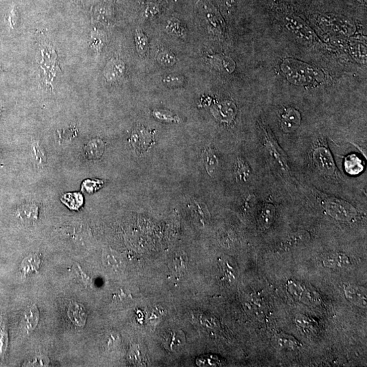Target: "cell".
<instances>
[{
    "label": "cell",
    "instance_id": "7c38bea8",
    "mask_svg": "<svg viewBox=\"0 0 367 367\" xmlns=\"http://www.w3.org/2000/svg\"><path fill=\"white\" fill-rule=\"evenodd\" d=\"M300 121V115L298 112L293 109L289 110L283 115L282 126L286 132H291L299 127Z\"/></svg>",
    "mask_w": 367,
    "mask_h": 367
},
{
    "label": "cell",
    "instance_id": "74e56055",
    "mask_svg": "<svg viewBox=\"0 0 367 367\" xmlns=\"http://www.w3.org/2000/svg\"><path fill=\"white\" fill-rule=\"evenodd\" d=\"M158 12V9L155 5H151L149 7L147 8L146 11V15L148 17H152L155 16L157 14Z\"/></svg>",
    "mask_w": 367,
    "mask_h": 367
},
{
    "label": "cell",
    "instance_id": "836d02e7",
    "mask_svg": "<svg viewBox=\"0 0 367 367\" xmlns=\"http://www.w3.org/2000/svg\"><path fill=\"white\" fill-rule=\"evenodd\" d=\"M0 324V355L5 354L8 345V335L5 328Z\"/></svg>",
    "mask_w": 367,
    "mask_h": 367
},
{
    "label": "cell",
    "instance_id": "9a60e30c",
    "mask_svg": "<svg viewBox=\"0 0 367 367\" xmlns=\"http://www.w3.org/2000/svg\"><path fill=\"white\" fill-rule=\"evenodd\" d=\"M69 317L73 323L77 326H84L86 320V314L84 307L78 303H72L69 305Z\"/></svg>",
    "mask_w": 367,
    "mask_h": 367
},
{
    "label": "cell",
    "instance_id": "4316f807",
    "mask_svg": "<svg viewBox=\"0 0 367 367\" xmlns=\"http://www.w3.org/2000/svg\"><path fill=\"white\" fill-rule=\"evenodd\" d=\"M295 321L298 327L304 331V333H310L316 331V325L314 320L308 318V316L299 315L297 317Z\"/></svg>",
    "mask_w": 367,
    "mask_h": 367
},
{
    "label": "cell",
    "instance_id": "1f68e13d",
    "mask_svg": "<svg viewBox=\"0 0 367 367\" xmlns=\"http://www.w3.org/2000/svg\"><path fill=\"white\" fill-rule=\"evenodd\" d=\"M167 30H168V32L171 33V34L178 35L177 36L183 37V35H185V30L181 26L179 21L174 20L169 21V25L167 27Z\"/></svg>",
    "mask_w": 367,
    "mask_h": 367
},
{
    "label": "cell",
    "instance_id": "3957f363",
    "mask_svg": "<svg viewBox=\"0 0 367 367\" xmlns=\"http://www.w3.org/2000/svg\"><path fill=\"white\" fill-rule=\"evenodd\" d=\"M326 209L335 219L349 221L356 215V210L350 204L339 200H330L326 203Z\"/></svg>",
    "mask_w": 367,
    "mask_h": 367
},
{
    "label": "cell",
    "instance_id": "6da1fadb",
    "mask_svg": "<svg viewBox=\"0 0 367 367\" xmlns=\"http://www.w3.org/2000/svg\"><path fill=\"white\" fill-rule=\"evenodd\" d=\"M38 63L42 81L53 90L60 69L59 57L51 40L43 35L38 38Z\"/></svg>",
    "mask_w": 367,
    "mask_h": 367
},
{
    "label": "cell",
    "instance_id": "e0dca14e",
    "mask_svg": "<svg viewBox=\"0 0 367 367\" xmlns=\"http://www.w3.org/2000/svg\"><path fill=\"white\" fill-rule=\"evenodd\" d=\"M102 261L106 267L111 270H118L123 264V260L120 255L113 250L104 251Z\"/></svg>",
    "mask_w": 367,
    "mask_h": 367
},
{
    "label": "cell",
    "instance_id": "8d00e7d4",
    "mask_svg": "<svg viewBox=\"0 0 367 367\" xmlns=\"http://www.w3.org/2000/svg\"><path fill=\"white\" fill-rule=\"evenodd\" d=\"M8 21H9L10 26H11L12 28H14L15 26H16L17 21V12L15 8L14 9H12V11L10 12L9 19H8Z\"/></svg>",
    "mask_w": 367,
    "mask_h": 367
},
{
    "label": "cell",
    "instance_id": "8fae6325",
    "mask_svg": "<svg viewBox=\"0 0 367 367\" xmlns=\"http://www.w3.org/2000/svg\"><path fill=\"white\" fill-rule=\"evenodd\" d=\"M202 159L207 172L210 176H214L219 166V161L215 151L212 148L208 147L203 152Z\"/></svg>",
    "mask_w": 367,
    "mask_h": 367
},
{
    "label": "cell",
    "instance_id": "277c9868",
    "mask_svg": "<svg viewBox=\"0 0 367 367\" xmlns=\"http://www.w3.org/2000/svg\"><path fill=\"white\" fill-rule=\"evenodd\" d=\"M288 291L295 299L306 303H319L321 301V297L316 291H313L310 288L305 287L302 284L297 282L290 281L287 284Z\"/></svg>",
    "mask_w": 367,
    "mask_h": 367
},
{
    "label": "cell",
    "instance_id": "484cf974",
    "mask_svg": "<svg viewBox=\"0 0 367 367\" xmlns=\"http://www.w3.org/2000/svg\"><path fill=\"white\" fill-rule=\"evenodd\" d=\"M322 23H326V25L328 27H332V30L336 31L339 30H353L352 27L349 26L348 23L346 21L342 20L341 19L335 18L333 16H324L322 17L320 19Z\"/></svg>",
    "mask_w": 367,
    "mask_h": 367
},
{
    "label": "cell",
    "instance_id": "9c48e42d",
    "mask_svg": "<svg viewBox=\"0 0 367 367\" xmlns=\"http://www.w3.org/2000/svg\"><path fill=\"white\" fill-rule=\"evenodd\" d=\"M39 214V208L36 204L28 203L19 206L16 216L19 220L25 224H30L36 221Z\"/></svg>",
    "mask_w": 367,
    "mask_h": 367
},
{
    "label": "cell",
    "instance_id": "5bb4252c",
    "mask_svg": "<svg viewBox=\"0 0 367 367\" xmlns=\"http://www.w3.org/2000/svg\"><path fill=\"white\" fill-rule=\"evenodd\" d=\"M323 262L326 267L345 268L350 264V260L343 254H331L325 257Z\"/></svg>",
    "mask_w": 367,
    "mask_h": 367
},
{
    "label": "cell",
    "instance_id": "d6a6232c",
    "mask_svg": "<svg viewBox=\"0 0 367 367\" xmlns=\"http://www.w3.org/2000/svg\"><path fill=\"white\" fill-rule=\"evenodd\" d=\"M158 61L162 65H165V66H170V65L174 64L175 57L172 54L165 52V53H161L158 55Z\"/></svg>",
    "mask_w": 367,
    "mask_h": 367
},
{
    "label": "cell",
    "instance_id": "ac0fdd59",
    "mask_svg": "<svg viewBox=\"0 0 367 367\" xmlns=\"http://www.w3.org/2000/svg\"><path fill=\"white\" fill-rule=\"evenodd\" d=\"M105 145L100 139H94L90 141L85 147V153L90 159H98L104 153Z\"/></svg>",
    "mask_w": 367,
    "mask_h": 367
},
{
    "label": "cell",
    "instance_id": "cb8c5ba5",
    "mask_svg": "<svg viewBox=\"0 0 367 367\" xmlns=\"http://www.w3.org/2000/svg\"><path fill=\"white\" fill-rule=\"evenodd\" d=\"M61 202L69 209L78 210L83 204L82 195L79 193H71L65 194L61 198Z\"/></svg>",
    "mask_w": 367,
    "mask_h": 367
},
{
    "label": "cell",
    "instance_id": "ffe728a7",
    "mask_svg": "<svg viewBox=\"0 0 367 367\" xmlns=\"http://www.w3.org/2000/svg\"><path fill=\"white\" fill-rule=\"evenodd\" d=\"M235 174L237 181H246L250 177V166L242 158H237L235 165Z\"/></svg>",
    "mask_w": 367,
    "mask_h": 367
},
{
    "label": "cell",
    "instance_id": "f35d334b",
    "mask_svg": "<svg viewBox=\"0 0 367 367\" xmlns=\"http://www.w3.org/2000/svg\"><path fill=\"white\" fill-rule=\"evenodd\" d=\"M49 362V360L46 357H39L37 358L34 362H32L34 366H46Z\"/></svg>",
    "mask_w": 367,
    "mask_h": 367
},
{
    "label": "cell",
    "instance_id": "44dd1931",
    "mask_svg": "<svg viewBox=\"0 0 367 367\" xmlns=\"http://www.w3.org/2000/svg\"><path fill=\"white\" fill-rule=\"evenodd\" d=\"M345 170L349 174L357 175L364 169L362 160L355 154H351L345 158Z\"/></svg>",
    "mask_w": 367,
    "mask_h": 367
},
{
    "label": "cell",
    "instance_id": "2e32d148",
    "mask_svg": "<svg viewBox=\"0 0 367 367\" xmlns=\"http://www.w3.org/2000/svg\"><path fill=\"white\" fill-rule=\"evenodd\" d=\"M39 311L36 305H32L27 309L24 315V327L28 332L32 331L36 328L39 321Z\"/></svg>",
    "mask_w": 367,
    "mask_h": 367
},
{
    "label": "cell",
    "instance_id": "f1b7e54d",
    "mask_svg": "<svg viewBox=\"0 0 367 367\" xmlns=\"http://www.w3.org/2000/svg\"><path fill=\"white\" fill-rule=\"evenodd\" d=\"M135 39H136V48L138 53L141 55H144L148 50V38L142 32V30H136Z\"/></svg>",
    "mask_w": 367,
    "mask_h": 367
},
{
    "label": "cell",
    "instance_id": "7a4b0ae2",
    "mask_svg": "<svg viewBox=\"0 0 367 367\" xmlns=\"http://www.w3.org/2000/svg\"><path fill=\"white\" fill-rule=\"evenodd\" d=\"M154 136L152 131L148 130L144 127L135 129L130 138L131 146L138 153H145L148 151L152 148V145L155 143Z\"/></svg>",
    "mask_w": 367,
    "mask_h": 367
},
{
    "label": "cell",
    "instance_id": "7402d4cb",
    "mask_svg": "<svg viewBox=\"0 0 367 367\" xmlns=\"http://www.w3.org/2000/svg\"><path fill=\"white\" fill-rule=\"evenodd\" d=\"M40 263H41V260L38 255L31 254L25 258L21 263V271L24 274L34 273L40 268Z\"/></svg>",
    "mask_w": 367,
    "mask_h": 367
},
{
    "label": "cell",
    "instance_id": "e575fe53",
    "mask_svg": "<svg viewBox=\"0 0 367 367\" xmlns=\"http://www.w3.org/2000/svg\"><path fill=\"white\" fill-rule=\"evenodd\" d=\"M101 184H103L102 181H93L88 179V180L84 181L82 187H84L85 190L88 193H93L102 187Z\"/></svg>",
    "mask_w": 367,
    "mask_h": 367
},
{
    "label": "cell",
    "instance_id": "603a6c76",
    "mask_svg": "<svg viewBox=\"0 0 367 367\" xmlns=\"http://www.w3.org/2000/svg\"><path fill=\"white\" fill-rule=\"evenodd\" d=\"M266 135H267L266 138H267L268 149L269 150L270 154L275 159L280 162V165H283L285 168L288 167L287 161H285V158L283 156L284 153L283 152H280L281 150L280 151V147L278 146L276 140H274L273 136H268L266 130Z\"/></svg>",
    "mask_w": 367,
    "mask_h": 367
},
{
    "label": "cell",
    "instance_id": "d4e9b609",
    "mask_svg": "<svg viewBox=\"0 0 367 367\" xmlns=\"http://www.w3.org/2000/svg\"><path fill=\"white\" fill-rule=\"evenodd\" d=\"M276 210L273 205L266 204L260 214V224L262 227L268 228L273 223Z\"/></svg>",
    "mask_w": 367,
    "mask_h": 367
},
{
    "label": "cell",
    "instance_id": "83f0119b",
    "mask_svg": "<svg viewBox=\"0 0 367 367\" xmlns=\"http://www.w3.org/2000/svg\"><path fill=\"white\" fill-rule=\"evenodd\" d=\"M187 257L186 255L176 254L171 261V269L176 274H183L187 268Z\"/></svg>",
    "mask_w": 367,
    "mask_h": 367
},
{
    "label": "cell",
    "instance_id": "8992f818",
    "mask_svg": "<svg viewBox=\"0 0 367 367\" xmlns=\"http://www.w3.org/2000/svg\"><path fill=\"white\" fill-rule=\"evenodd\" d=\"M313 158L317 167L322 172L331 175L335 171V167L333 157L326 147H318L314 150Z\"/></svg>",
    "mask_w": 367,
    "mask_h": 367
},
{
    "label": "cell",
    "instance_id": "4fadbf2b",
    "mask_svg": "<svg viewBox=\"0 0 367 367\" xmlns=\"http://www.w3.org/2000/svg\"><path fill=\"white\" fill-rule=\"evenodd\" d=\"M310 239V234L306 231L297 232L290 235L289 237L280 246V250H288L295 248L299 244L305 242Z\"/></svg>",
    "mask_w": 367,
    "mask_h": 367
},
{
    "label": "cell",
    "instance_id": "30bf717a",
    "mask_svg": "<svg viewBox=\"0 0 367 367\" xmlns=\"http://www.w3.org/2000/svg\"><path fill=\"white\" fill-rule=\"evenodd\" d=\"M344 291L345 297L349 301L362 308H366V291L363 288L349 285L345 287Z\"/></svg>",
    "mask_w": 367,
    "mask_h": 367
},
{
    "label": "cell",
    "instance_id": "d6986e66",
    "mask_svg": "<svg viewBox=\"0 0 367 367\" xmlns=\"http://www.w3.org/2000/svg\"><path fill=\"white\" fill-rule=\"evenodd\" d=\"M274 344L279 348L295 349L299 347V343L292 336L286 335V334L280 333L274 336L273 340Z\"/></svg>",
    "mask_w": 367,
    "mask_h": 367
},
{
    "label": "cell",
    "instance_id": "52a82bcc",
    "mask_svg": "<svg viewBox=\"0 0 367 367\" xmlns=\"http://www.w3.org/2000/svg\"><path fill=\"white\" fill-rule=\"evenodd\" d=\"M185 334L180 330H168L163 337V344L166 349L171 351H177L185 345Z\"/></svg>",
    "mask_w": 367,
    "mask_h": 367
},
{
    "label": "cell",
    "instance_id": "ba28073f",
    "mask_svg": "<svg viewBox=\"0 0 367 367\" xmlns=\"http://www.w3.org/2000/svg\"><path fill=\"white\" fill-rule=\"evenodd\" d=\"M124 73V63L119 59H112L104 69V76L110 82H116L121 80Z\"/></svg>",
    "mask_w": 367,
    "mask_h": 367
},
{
    "label": "cell",
    "instance_id": "5b68a950",
    "mask_svg": "<svg viewBox=\"0 0 367 367\" xmlns=\"http://www.w3.org/2000/svg\"><path fill=\"white\" fill-rule=\"evenodd\" d=\"M290 62V61H289ZM291 63V62H290ZM292 65V64H291ZM293 66L295 67V69L293 67L291 66L287 63L285 65V68L284 71H291V72L300 73V74L295 75V76H292L289 77V80H291L292 82L295 81V79L299 76V79L297 81V83L299 84H311L314 81L317 80V76H318V73L312 67L308 66V65L305 64L301 65V68L299 69L298 66V63H293Z\"/></svg>",
    "mask_w": 367,
    "mask_h": 367
},
{
    "label": "cell",
    "instance_id": "f546056e",
    "mask_svg": "<svg viewBox=\"0 0 367 367\" xmlns=\"http://www.w3.org/2000/svg\"><path fill=\"white\" fill-rule=\"evenodd\" d=\"M33 157L36 164L39 165H43L46 164L47 161L45 150L43 147L40 146L38 143H34L32 146Z\"/></svg>",
    "mask_w": 367,
    "mask_h": 367
},
{
    "label": "cell",
    "instance_id": "d590c367",
    "mask_svg": "<svg viewBox=\"0 0 367 367\" xmlns=\"http://www.w3.org/2000/svg\"><path fill=\"white\" fill-rule=\"evenodd\" d=\"M164 82L167 83L168 85H171V86H179V85H183L185 82V78L179 76H169L166 77Z\"/></svg>",
    "mask_w": 367,
    "mask_h": 367
},
{
    "label": "cell",
    "instance_id": "4dcf8cb0",
    "mask_svg": "<svg viewBox=\"0 0 367 367\" xmlns=\"http://www.w3.org/2000/svg\"><path fill=\"white\" fill-rule=\"evenodd\" d=\"M153 115L161 121L175 122V123H178L179 121L178 117L165 110H155L153 112Z\"/></svg>",
    "mask_w": 367,
    "mask_h": 367
}]
</instances>
